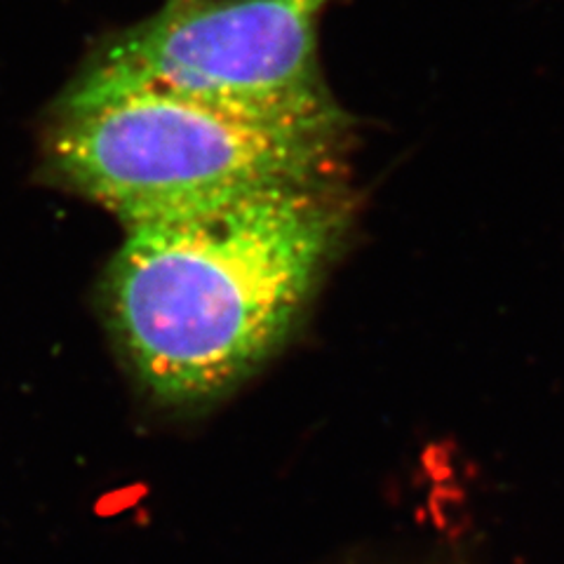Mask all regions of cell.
<instances>
[{
    "mask_svg": "<svg viewBox=\"0 0 564 564\" xmlns=\"http://www.w3.org/2000/svg\"><path fill=\"white\" fill-rule=\"evenodd\" d=\"M352 221L339 180L263 188L120 224L104 323L155 404L200 412L302 325Z\"/></svg>",
    "mask_w": 564,
    "mask_h": 564,
    "instance_id": "obj_1",
    "label": "cell"
},
{
    "mask_svg": "<svg viewBox=\"0 0 564 564\" xmlns=\"http://www.w3.org/2000/svg\"><path fill=\"white\" fill-rule=\"evenodd\" d=\"M350 118L261 113L151 90L68 93L45 130L52 180L120 221L339 180Z\"/></svg>",
    "mask_w": 564,
    "mask_h": 564,
    "instance_id": "obj_2",
    "label": "cell"
},
{
    "mask_svg": "<svg viewBox=\"0 0 564 564\" xmlns=\"http://www.w3.org/2000/svg\"><path fill=\"white\" fill-rule=\"evenodd\" d=\"M327 0H165L104 39L68 93L151 90L261 113L341 109L317 39Z\"/></svg>",
    "mask_w": 564,
    "mask_h": 564,
    "instance_id": "obj_3",
    "label": "cell"
}]
</instances>
